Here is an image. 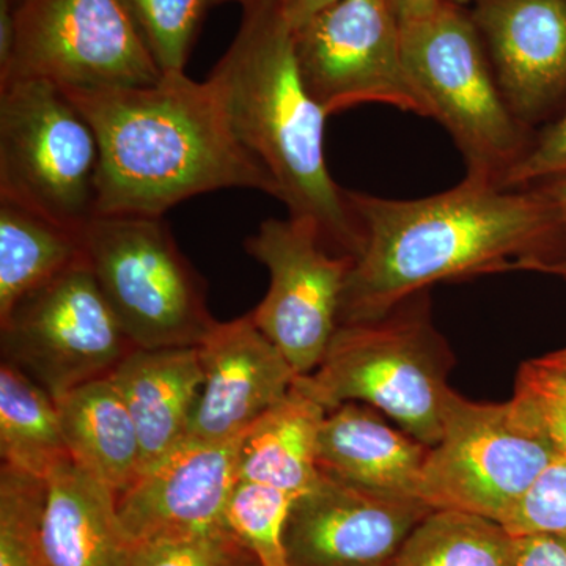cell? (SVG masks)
<instances>
[{
	"instance_id": "obj_1",
	"label": "cell",
	"mask_w": 566,
	"mask_h": 566,
	"mask_svg": "<svg viewBox=\"0 0 566 566\" xmlns=\"http://www.w3.org/2000/svg\"><path fill=\"white\" fill-rule=\"evenodd\" d=\"M360 232L340 324L374 322L438 282L547 273L566 253V222L545 186L502 188L465 177L449 191L392 200L348 191Z\"/></svg>"
},
{
	"instance_id": "obj_2",
	"label": "cell",
	"mask_w": 566,
	"mask_h": 566,
	"mask_svg": "<svg viewBox=\"0 0 566 566\" xmlns=\"http://www.w3.org/2000/svg\"><path fill=\"white\" fill-rule=\"evenodd\" d=\"M65 92L98 137L95 216L163 218L175 205L219 189L277 197L208 80L181 71L147 87Z\"/></svg>"
},
{
	"instance_id": "obj_3",
	"label": "cell",
	"mask_w": 566,
	"mask_h": 566,
	"mask_svg": "<svg viewBox=\"0 0 566 566\" xmlns=\"http://www.w3.org/2000/svg\"><path fill=\"white\" fill-rule=\"evenodd\" d=\"M208 81L237 139L273 178L290 218L314 223L331 252L354 259L359 226L324 156L329 115L305 88L279 0L244 3L240 31Z\"/></svg>"
},
{
	"instance_id": "obj_4",
	"label": "cell",
	"mask_w": 566,
	"mask_h": 566,
	"mask_svg": "<svg viewBox=\"0 0 566 566\" xmlns=\"http://www.w3.org/2000/svg\"><path fill=\"white\" fill-rule=\"evenodd\" d=\"M452 356L430 318L428 293H417L374 322L340 324L312 374L296 385L326 411L370 406L428 447L441 441L453 390Z\"/></svg>"
},
{
	"instance_id": "obj_5",
	"label": "cell",
	"mask_w": 566,
	"mask_h": 566,
	"mask_svg": "<svg viewBox=\"0 0 566 566\" xmlns=\"http://www.w3.org/2000/svg\"><path fill=\"white\" fill-rule=\"evenodd\" d=\"M401 46L431 118L463 155L465 177L502 186L535 132L506 104L469 10L446 0L428 17L405 22Z\"/></svg>"
},
{
	"instance_id": "obj_6",
	"label": "cell",
	"mask_w": 566,
	"mask_h": 566,
	"mask_svg": "<svg viewBox=\"0 0 566 566\" xmlns=\"http://www.w3.org/2000/svg\"><path fill=\"white\" fill-rule=\"evenodd\" d=\"M82 234L88 266L136 348L199 346L218 324L207 282L163 218L95 216Z\"/></svg>"
},
{
	"instance_id": "obj_7",
	"label": "cell",
	"mask_w": 566,
	"mask_h": 566,
	"mask_svg": "<svg viewBox=\"0 0 566 566\" xmlns=\"http://www.w3.org/2000/svg\"><path fill=\"white\" fill-rule=\"evenodd\" d=\"M98 170V137L69 93L40 77L0 84V200L82 230Z\"/></svg>"
},
{
	"instance_id": "obj_8",
	"label": "cell",
	"mask_w": 566,
	"mask_h": 566,
	"mask_svg": "<svg viewBox=\"0 0 566 566\" xmlns=\"http://www.w3.org/2000/svg\"><path fill=\"white\" fill-rule=\"evenodd\" d=\"M556 447L512 403H474L453 394L441 441L430 447L422 501L504 524Z\"/></svg>"
},
{
	"instance_id": "obj_9",
	"label": "cell",
	"mask_w": 566,
	"mask_h": 566,
	"mask_svg": "<svg viewBox=\"0 0 566 566\" xmlns=\"http://www.w3.org/2000/svg\"><path fill=\"white\" fill-rule=\"evenodd\" d=\"M133 349L87 259L0 318L3 363L20 368L55 401L109 376Z\"/></svg>"
},
{
	"instance_id": "obj_10",
	"label": "cell",
	"mask_w": 566,
	"mask_h": 566,
	"mask_svg": "<svg viewBox=\"0 0 566 566\" xmlns=\"http://www.w3.org/2000/svg\"><path fill=\"white\" fill-rule=\"evenodd\" d=\"M11 77H40L63 91L147 87L163 71L120 0H17Z\"/></svg>"
},
{
	"instance_id": "obj_11",
	"label": "cell",
	"mask_w": 566,
	"mask_h": 566,
	"mask_svg": "<svg viewBox=\"0 0 566 566\" xmlns=\"http://www.w3.org/2000/svg\"><path fill=\"white\" fill-rule=\"evenodd\" d=\"M293 43L305 88L327 115L378 103L431 118L390 0H340L293 31Z\"/></svg>"
},
{
	"instance_id": "obj_12",
	"label": "cell",
	"mask_w": 566,
	"mask_h": 566,
	"mask_svg": "<svg viewBox=\"0 0 566 566\" xmlns=\"http://www.w3.org/2000/svg\"><path fill=\"white\" fill-rule=\"evenodd\" d=\"M244 249L270 273L253 322L297 375L312 374L337 331L352 256L331 252L314 223L290 216L264 221Z\"/></svg>"
},
{
	"instance_id": "obj_13",
	"label": "cell",
	"mask_w": 566,
	"mask_h": 566,
	"mask_svg": "<svg viewBox=\"0 0 566 566\" xmlns=\"http://www.w3.org/2000/svg\"><path fill=\"white\" fill-rule=\"evenodd\" d=\"M431 512L423 502L322 474L290 510L283 535L286 566H390Z\"/></svg>"
},
{
	"instance_id": "obj_14",
	"label": "cell",
	"mask_w": 566,
	"mask_h": 566,
	"mask_svg": "<svg viewBox=\"0 0 566 566\" xmlns=\"http://www.w3.org/2000/svg\"><path fill=\"white\" fill-rule=\"evenodd\" d=\"M499 87L532 132L566 106V0H474L468 7Z\"/></svg>"
},
{
	"instance_id": "obj_15",
	"label": "cell",
	"mask_w": 566,
	"mask_h": 566,
	"mask_svg": "<svg viewBox=\"0 0 566 566\" xmlns=\"http://www.w3.org/2000/svg\"><path fill=\"white\" fill-rule=\"evenodd\" d=\"M243 436L226 442L186 438L145 468L117 495L129 545L226 526L227 502L240 480Z\"/></svg>"
},
{
	"instance_id": "obj_16",
	"label": "cell",
	"mask_w": 566,
	"mask_h": 566,
	"mask_svg": "<svg viewBox=\"0 0 566 566\" xmlns=\"http://www.w3.org/2000/svg\"><path fill=\"white\" fill-rule=\"evenodd\" d=\"M203 386L188 438L226 442L290 392L297 375L281 349L260 331L252 314L219 323L199 345Z\"/></svg>"
},
{
	"instance_id": "obj_17",
	"label": "cell",
	"mask_w": 566,
	"mask_h": 566,
	"mask_svg": "<svg viewBox=\"0 0 566 566\" xmlns=\"http://www.w3.org/2000/svg\"><path fill=\"white\" fill-rule=\"evenodd\" d=\"M379 415L363 403L327 411L318 439L319 472L371 493L423 502V465L430 447L395 430Z\"/></svg>"
},
{
	"instance_id": "obj_18",
	"label": "cell",
	"mask_w": 566,
	"mask_h": 566,
	"mask_svg": "<svg viewBox=\"0 0 566 566\" xmlns=\"http://www.w3.org/2000/svg\"><path fill=\"white\" fill-rule=\"evenodd\" d=\"M109 378L136 423L144 471L188 438L203 386L199 346L133 349Z\"/></svg>"
},
{
	"instance_id": "obj_19",
	"label": "cell",
	"mask_w": 566,
	"mask_h": 566,
	"mask_svg": "<svg viewBox=\"0 0 566 566\" xmlns=\"http://www.w3.org/2000/svg\"><path fill=\"white\" fill-rule=\"evenodd\" d=\"M41 535L55 566H132L117 494L73 461L48 476Z\"/></svg>"
},
{
	"instance_id": "obj_20",
	"label": "cell",
	"mask_w": 566,
	"mask_h": 566,
	"mask_svg": "<svg viewBox=\"0 0 566 566\" xmlns=\"http://www.w3.org/2000/svg\"><path fill=\"white\" fill-rule=\"evenodd\" d=\"M57 403L71 460L115 494L142 472L136 423L109 376L63 395Z\"/></svg>"
},
{
	"instance_id": "obj_21",
	"label": "cell",
	"mask_w": 566,
	"mask_h": 566,
	"mask_svg": "<svg viewBox=\"0 0 566 566\" xmlns=\"http://www.w3.org/2000/svg\"><path fill=\"white\" fill-rule=\"evenodd\" d=\"M326 409L294 382L290 392L248 428L240 480L301 495L318 483V439Z\"/></svg>"
},
{
	"instance_id": "obj_22",
	"label": "cell",
	"mask_w": 566,
	"mask_h": 566,
	"mask_svg": "<svg viewBox=\"0 0 566 566\" xmlns=\"http://www.w3.org/2000/svg\"><path fill=\"white\" fill-rule=\"evenodd\" d=\"M82 230L0 200V318L25 296L84 262Z\"/></svg>"
},
{
	"instance_id": "obj_23",
	"label": "cell",
	"mask_w": 566,
	"mask_h": 566,
	"mask_svg": "<svg viewBox=\"0 0 566 566\" xmlns=\"http://www.w3.org/2000/svg\"><path fill=\"white\" fill-rule=\"evenodd\" d=\"M2 465L46 482L71 460L57 403L43 387L9 363L0 367Z\"/></svg>"
},
{
	"instance_id": "obj_24",
	"label": "cell",
	"mask_w": 566,
	"mask_h": 566,
	"mask_svg": "<svg viewBox=\"0 0 566 566\" xmlns=\"http://www.w3.org/2000/svg\"><path fill=\"white\" fill-rule=\"evenodd\" d=\"M517 539L486 517L433 510L390 566H516Z\"/></svg>"
},
{
	"instance_id": "obj_25",
	"label": "cell",
	"mask_w": 566,
	"mask_h": 566,
	"mask_svg": "<svg viewBox=\"0 0 566 566\" xmlns=\"http://www.w3.org/2000/svg\"><path fill=\"white\" fill-rule=\"evenodd\" d=\"M297 497L264 483L238 480L227 502L223 524L251 551L260 566H286L283 535Z\"/></svg>"
},
{
	"instance_id": "obj_26",
	"label": "cell",
	"mask_w": 566,
	"mask_h": 566,
	"mask_svg": "<svg viewBox=\"0 0 566 566\" xmlns=\"http://www.w3.org/2000/svg\"><path fill=\"white\" fill-rule=\"evenodd\" d=\"M46 482L0 468V566H55L41 535Z\"/></svg>"
},
{
	"instance_id": "obj_27",
	"label": "cell",
	"mask_w": 566,
	"mask_h": 566,
	"mask_svg": "<svg viewBox=\"0 0 566 566\" xmlns=\"http://www.w3.org/2000/svg\"><path fill=\"white\" fill-rule=\"evenodd\" d=\"M163 73H181L210 0H120Z\"/></svg>"
},
{
	"instance_id": "obj_28",
	"label": "cell",
	"mask_w": 566,
	"mask_h": 566,
	"mask_svg": "<svg viewBox=\"0 0 566 566\" xmlns=\"http://www.w3.org/2000/svg\"><path fill=\"white\" fill-rule=\"evenodd\" d=\"M132 566H260L227 526L205 528L132 547Z\"/></svg>"
},
{
	"instance_id": "obj_29",
	"label": "cell",
	"mask_w": 566,
	"mask_h": 566,
	"mask_svg": "<svg viewBox=\"0 0 566 566\" xmlns=\"http://www.w3.org/2000/svg\"><path fill=\"white\" fill-rule=\"evenodd\" d=\"M512 403L566 458V368L545 357L521 365Z\"/></svg>"
},
{
	"instance_id": "obj_30",
	"label": "cell",
	"mask_w": 566,
	"mask_h": 566,
	"mask_svg": "<svg viewBox=\"0 0 566 566\" xmlns=\"http://www.w3.org/2000/svg\"><path fill=\"white\" fill-rule=\"evenodd\" d=\"M516 536L553 535L566 538V458L546 465L502 524Z\"/></svg>"
},
{
	"instance_id": "obj_31",
	"label": "cell",
	"mask_w": 566,
	"mask_h": 566,
	"mask_svg": "<svg viewBox=\"0 0 566 566\" xmlns=\"http://www.w3.org/2000/svg\"><path fill=\"white\" fill-rule=\"evenodd\" d=\"M566 178V106L536 129L523 158L506 174L502 188H532Z\"/></svg>"
},
{
	"instance_id": "obj_32",
	"label": "cell",
	"mask_w": 566,
	"mask_h": 566,
	"mask_svg": "<svg viewBox=\"0 0 566 566\" xmlns=\"http://www.w3.org/2000/svg\"><path fill=\"white\" fill-rule=\"evenodd\" d=\"M516 539V566H566L565 536L531 535Z\"/></svg>"
},
{
	"instance_id": "obj_33",
	"label": "cell",
	"mask_w": 566,
	"mask_h": 566,
	"mask_svg": "<svg viewBox=\"0 0 566 566\" xmlns=\"http://www.w3.org/2000/svg\"><path fill=\"white\" fill-rule=\"evenodd\" d=\"M17 43V21L13 0H0V76L10 69Z\"/></svg>"
},
{
	"instance_id": "obj_34",
	"label": "cell",
	"mask_w": 566,
	"mask_h": 566,
	"mask_svg": "<svg viewBox=\"0 0 566 566\" xmlns=\"http://www.w3.org/2000/svg\"><path fill=\"white\" fill-rule=\"evenodd\" d=\"M337 2L340 0H279V6L292 31H296L305 22Z\"/></svg>"
},
{
	"instance_id": "obj_35",
	"label": "cell",
	"mask_w": 566,
	"mask_h": 566,
	"mask_svg": "<svg viewBox=\"0 0 566 566\" xmlns=\"http://www.w3.org/2000/svg\"><path fill=\"white\" fill-rule=\"evenodd\" d=\"M400 24L420 20L438 10L446 0H390Z\"/></svg>"
},
{
	"instance_id": "obj_36",
	"label": "cell",
	"mask_w": 566,
	"mask_h": 566,
	"mask_svg": "<svg viewBox=\"0 0 566 566\" xmlns=\"http://www.w3.org/2000/svg\"><path fill=\"white\" fill-rule=\"evenodd\" d=\"M545 186L547 191L553 193L554 199L557 200L558 207H560L562 212H564V218L566 222V178H560V180H554L549 182H545ZM546 274H553L557 275V277L564 279L566 281V253L564 259L560 260V262H557L554 264V266H551L549 270H547Z\"/></svg>"
},
{
	"instance_id": "obj_37",
	"label": "cell",
	"mask_w": 566,
	"mask_h": 566,
	"mask_svg": "<svg viewBox=\"0 0 566 566\" xmlns=\"http://www.w3.org/2000/svg\"><path fill=\"white\" fill-rule=\"evenodd\" d=\"M545 359L547 363L557 365V367L566 368V348L560 349V352L546 354Z\"/></svg>"
},
{
	"instance_id": "obj_38",
	"label": "cell",
	"mask_w": 566,
	"mask_h": 566,
	"mask_svg": "<svg viewBox=\"0 0 566 566\" xmlns=\"http://www.w3.org/2000/svg\"><path fill=\"white\" fill-rule=\"evenodd\" d=\"M450 2L455 3L458 7H464V9H468L474 0H450Z\"/></svg>"
},
{
	"instance_id": "obj_39",
	"label": "cell",
	"mask_w": 566,
	"mask_h": 566,
	"mask_svg": "<svg viewBox=\"0 0 566 566\" xmlns=\"http://www.w3.org/2000/svg\"><path fill=\"white\" fill-rule=\"evenodd\" d=\"M226 2H241L244 3L249 2V0H210V3H226Z\"/></svg>"
},
{
	"instance_id": "obj_40",
	"label": "cell",
	"mask_w": 566,
	"mask_h": 566,
	"mask_svg": "<svg viewBox=\"0 0 566 566\" xmlns=\"http://www.w3.org/2000/svg\"><path fill=\"white\" fill-rule=\"evenodd\" d=\"M13 2H17V0H13Z\"/></svg>"
}]
</instances>
